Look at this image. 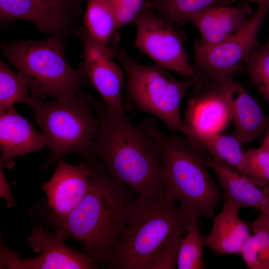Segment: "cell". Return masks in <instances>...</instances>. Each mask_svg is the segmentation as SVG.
<instances>
[{"mask_svg":"<svg viewBox=\"0 0 269 269\" xmlns=\"http://www.w3.org/2000/svg\"><path fill=\"white\" fill-rule=\"evenodd\" d=\"M89 100L99 120L90 155L136 195H164L160 148L145 122L135 125L124 109Z\"/></svg>","mask_w":269,"mask_h":269,"instance_id":"obj_1","label":"cell"},{"mask_svg":"<svg viewBox=\"0 0 269 269\" xmlns=\"http://www.w3.org/2000/svg\"><path fill=\"white\" fill-rule=\"evenodd\" d=\"M190 217L164 195L137 197L108 263L116 269H172Z\"/></svg>","mask_w":269,"mask_h":269,"instance_id":"obj_2","label":"cell"},{"mask_svg":"<svg viewBox=\"0 0 269 269\" xmlns=\"http://www.w3.org/2000/svg\"><path fill=\"white\" fill-rule=\"evenodd\" d=\"M88 164L87 193L64 220L57 221L96 263H108L137 197L100 162Z\"/></svg>","mask_w":269,"mask_h":269,"instance_id":"obj_3","label":"cell"},{"mask_svg":"<svg viewBox=\"0 0 269 269\" xmlns=\"http://www.w3.org/2000/svg\"><path fill=\"white\" fill-rule=\"evenodd\" d=\"M145 123L160 148L165 196L190 217L213 219L221 194L209 172L206 150L186 136L165 134L153 120Z\"/></svg>","mask_w":269,"mask_h":269,"instance_id":"obj_4","label":"cell"},{"mask_svg":"<svg viewBox=\"0 0 269 269\" xmlns=\"http://www.w3.org/2000/svg\"><path fill=\"white\" fill-rule=\"evenodd\" d=\"M50 36L47 40L2 42L1 50L26 81L33 101L46 96L64 101L74 98L87 78L83 64L76 70L64 55L63 42Z\"/></svg>","mask_w":269,"mask_h":269,"instance_id":"obj_5","label":"cell"},{"mask_svg":"<svg viewBox=\"0 0 269 269\" xmlns=\"http://www.w3.org/2000/svg\"><path fill=\"white\" fill-rule=\"evenodd\" d=\"M112 49L127 76V103H133L137 109L156 117L171 130L181 132L180 105L187 90L197 81V75L178 80L158 65L136 62L116 44Z\"/></svg>","mask_w":269,"mask_h":269,"instance_id":"obj_6","label":"cell"},{"mask_svg":"<svg viewBox=\"0 0 269 269\" xmlns=\"http://www.w3.org/2000/svg\"><path fill=\"white\" fill-rule=\"evenodd\" d=\"M35 119L50 150L44 167L72 152L91 154L99 120L89 96L80 92L73 98L55 101H33Z\"/></svg>","mask_w":269,"mask_h":269,"instance_id":"obj_7","label":"cell"},{"mask_svg":"<svg viewBox=\"0 0 269 269\" xmlns=\"http://www.w3.org/2000/svg\"><path fill=\"white\" fill-rule=\"evenodd\" d=\"M269 12L263 5L258 7L250 19L237 32L215 44L194 42L195 73L199 77L219 82L233 79L242 69L241 62L257 45V37Z\"/></svg>","mask_w":269,"mask_h":269,"instance_id":"obj_8","label":"cell"},{"mask_svg":"<svg viewBox=\"0 0 269 269\" xmlns=\"http://www.w3.org/2000/svg\"><path fill=\"white\" fill-rule=\"evenodd\" d=\"M60 227L53 234L39 226L32 227L26 244L34 253V258H21L4 246L0 240V268L9 269H96L95 260L85 252L75 250L65 243L69 237Z\"/></svg>","mask_w":269,"mask_h":269,"instance_id":"obj_9","label":"cell"},{"mask_svg":"<svg viewBox=\"0 0 269 269\" xmlns=\"http://www.w3.org/2000/svg\"><path fill=\"white\" fill-rule=\"evenodd\" d=\"M134 46L155 64L178 73L185 79L195 71L183 46L184 37L176 25L165 20L151 8L135 20Z\"/></svg>","mask_w":269,"mask_h":269,"instance_id":"obj_10","label":"cell"},{"mask_svg":"<svg viewBox=\"0 0 269 269\" xmlns=\"http://www.w3.org/2000/svg\"><path fill=\"white\" fill-rule=\"evenodd\" d=\"M197 76L187 97L181 133H220L231 121V103L239 83Z\"/></svg>","mask_w":269,"mask_h":269,"instance_id":"obj_11","label":"cell"},{"mask_svg":"<svg viewBox=\"0 0 269 269\" xmlns=\"http://www.w3.org/2000/svg\"><path fill=\"white\" fill-rule=\"evenodd\" d=\"M81 11L77 0H0L1 22L25 20L40 32L64 40L78 30Z\"/></svg>","mask_w":269,"mask_h":269,"instance_id":"obj_12","label":"cell"},{"mask_svg":"<svg viewBox=\"0 0 269 269\" xmlns=\"http://www.w3.org/2000/svg\"><path fill=\"white\" fill-rule=\"evenodd\" d=\"M76 33L83 44L84 61L82 64L87 78L106 105L124 109L122 103L124 72L113 59L114 56L112 48L96 42L84 27L78 28Z\"/></svg>","mask_w":269,"mask_h":269,"instance_id":"obj_13","label":"cell"},{"mask_svg":"<svg viewBox=\"0 0 269 269\" xmlns=\"http://www.w3.org/2000/svg\"><path fill=\"white\" fill-rule=\"evenodd\" d=\"M90 173L88 163L73 165L64 160H58L53 175L42 186L57 221L64 220L86 196Z\"/></svg>","mask_w":269,"mask_h":269,"instance_id":"obj_14","label":"cell"},{"mask_svg":"<svg viewBox=\"0 0 269 269\" xmlns=\"http://www.w3.org/2000/svg\"><path fill=\"white\" fill-rule=\"evenodd\" d=\"M45 137L11 106L0 110V164L9 165L12 160L41 150Z\"/></svg>","mask_w":269,"mask_h":269,"instance_id":"obj_15","label":"cell"},{"mask_svg":"<svg viewBox=\"0 0 269 269\" xmlns=\"http://www.w3.org/2000/svg\"><path fill=\"white\" fill-rule=\"evenodd\" d=\"M253 14L244 1L237 5H215L205 8L188 21L199 31L204 44L218 43L240 30Z\"/></svg>","mask_w":269,"mask_h":269,"instance_id":"obj_16","label":"cell"},{"mask_svg":"<svg viewBox=\"0 0 269 269\" xmlns=\"http://www.w3.org/2000/svg\"><path fill=\"white\" fill-rule=\"evenodd\" d=\"M208 165L215 173L228 201L240 209L249 207L262 212L267 204L269 186L261 190L235 168L211 155Z\"/></svg>","mask_w":269,"mask_h":269,"instance_id":"obj_17","label":"cell"},{"mask_svg":"<svg viewBox=\"0 0 269 269\" xmlns=\"http://www.w3.org/2000/svg\"><path fill=\"white\" fill-rule=\"evenodd\" d=\"M240 209L226 201L220 212L213 218L210 231L202 238L205 246L221 255L240 254L251 236L247 224L239 217Z\"/></svg>","mask_w":269,"mask_h":269,"instance_id":"obj_18","label":"cell"},{"mask_svg":"<svg viewBox=\"0 0 269 269\" xmlns=\"http://www.w3.org/2000/svg\"><path fill=\"white\" fill-rule=\"evenodd\" d=\"M233 135L244 144L260 136L267 130L269 119L257 101L240 83L231 106Z\"/></svg>","mask_w":269,"mask_h":269,"instance_id":"obj_19","label":"cell"},{"mask_svg":"<svg viewBox=\"0 0 269 269\" xmlns=\"http://www.w3.org/2000/svg\"><path fill=\"white\" fill-rule=\"evenodd\" d=\"M185 136L234 168L246 174V151L243 144L233 134L220 133H191Z\"/></svg>","mask_w":269,"mask_h":269,"instance_id":"obj_20","label":"cell"},{"mask_svg":"<svg viewBox=\"0 0 269 269\" xmlns=\"http://www.w3.org/2000/svg\"><path fill=\"white\" fill-rule=\"evenodd\" d=\"M85 26L90 37L100 44L112 47L116 32L119 30L110 0H86Z\"/></svg>","mask_w":269,"mask_h":269,"instance_id":"obj_21","label":"cell"},{"mask_svg":"<svg viewBox=\"0 0 269 269\" xmlns=\"http://www.w3.org/2000/svg\"><path fill=\"white\" fill-rule=\"evenodd\" d=\"M150 8L167 21L182 24L205 8L232 5L236 0H147Z\"/></svg>","mask_w":269,"mask_h":269,"instance_id":"obj_22","label":"cell"},{"mask_svg":"<svg viewBox=\"0 0 269 269\" xmlns=\"http://www.w3.org/2000/svg\"><path fill=\"white\" fill-rule=\"evenodd\" d=\"M198 221V219L190 218L186 232L180 241L176 260L178 269H202L206 267L203 260L205 246Z\"/></svg>","mask_w":269,"mask_h":269,"instance_id":"obj_23","label":"cell"},{"mask_svg":"<svg viewBox=\"0 0 269 269\" xmlns=\"http://www.w3.org/2000/svg\"><path fill=\"white\" fill-rule=\"evenodd\" d=\"M23 77L3 61L0 62V110L24 103L29 106L31 99Z\"/></svg>","mask_w":269,"mask_h":269,"instance_id":"obj_24","label":"cell"},{"mask_svg":"<svg viewBox=\"0 0 269 269\" xmlns=\"http://www.w3.org/2000/svg\"><path fill=\"white\" fill-rule=\"evenodd\" d=\"M243 62L252 83L269 102V36L263 45L252 48Z\"/></svg>","mask_w":269,"mask_h":269,"instance_id":"obj_25","label":"cell"},{"mask_svg":"<svg viewBox=\"0 0 269 269\" xmlns=\"http://www.w3.org/2000/svg\"><path fill=\"white\" fill-rule=\"evenodd\" d=\"M240 254L248 269H269V234L262 231L253 233Z\"/></svg>","mask_w":269,"mask_h":269,"instance_id":"obj_26","label":"cell"},{"mask_svg":"<svg viewBox=\"0 0 269 269\" xmlns=\"http://www.w3.org/2000/svg\"><path fill=\"white\" fill-rule=\"evenodd\" d=\"M245 177L258 186H269V150L263 146L246 151Z\"/></svg>","mask_w":269,"mask_h":269,"instance_id":"obj_27","label":"cell"},{"mask_svg":"<svg viewBox=\"0 0 269 269\" xmlns=\"http://www.w3.org/2000/svg\"><path fill=\"white\" fill-rule=\"evenodd\" d=\"M116 15L118 29L135 22L146 9L150 8L147 0H110Z\"/></svg>","mask_w":269,"mask_h":269,"instance_id":"obj_28","label":"cell"},{"mask_svg":"<svg viewBox=\"0 0 269 269\" xmlns=\"http://www.w3.org/2000/svg\"><path fill=\"white\" fill-rule=\"evenodd\" d=\"M253 233L262 231L269 234V186L267 204L258 218L251 225Z\"/></svg>","mask_w":269,"mask_h":269,"instance_id":"obj_29","label":"cell"},{"mask_svg":"<svg viewBox=\"0 0 269 269\" xmlns=\"http://www.w3.org/2000/svg\"><path fill=\"white\" fill-rule=\"evenodd\" d=\"M0 197L6 201L8 207H13L16 204V200L12 195L1 164H0Z\"/></svg>","mask_w":269,"mask_h":269,"instance_id":"obj_30","label":"cell"},{"mask_svg":"<svg viewBox=\"0 0 269 269\" xmlns=\"http://www.w3.org/2000/svg\"><path fill=\"white\" fill-rule=\"evenodd\" d=\"M244 1L251 2L255 3L258 5H263L268 7L269 8V0H242Z\"/></svg>","mask_w":269,"mask_h":269,"instance_id":"obj_31","label":"cell"},{"mask_svg":"<svg viewBox=\"0 0 269 269\" xmlns=\"http://www.w3.org/2000/svg\"><path fill=\"white\" fill-rule=\"evenodd\" d=\"M262 146L269 150V125L268 128L267 129V133L266 135L265 136V138L263 141V145Z\"/></svg>","mask_w":269,"mask_h":269,"instance_id":"obj_32","label":"cell"},{"mask_svg":"<svg viewBox=\"0 0 269 269\" xmlns=\"http://www.w3.org/2000/svg\"><path fill=\"white\" fill-rule=\"evenodd\" d=\"M77 0L80 5L82 6L83 2L86 0Z\"/></svg>","mask_w":269,"mask_h":269,"instance_id":"obj_33","label":"cell"}]
</instances>
